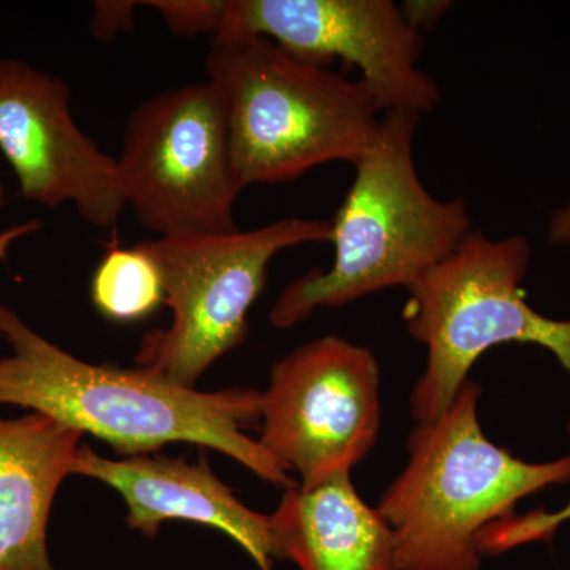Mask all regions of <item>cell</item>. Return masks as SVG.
I'll return each mask as SVG.
<instances>
[{
	"label": "cell",
	"mask_w": 570,
	"mask_h": 570,
	"mask_svg": "<svg viewBox=\"0 0 570 570\" xmlns=\"http://www.w3.org/2000/svg\"><path fill=\"white\" fill-rule=\"evenodd\" d=\"M40 228L41 223L39 219H29L21 224L11 225V227L0 232V262L7 261L11 247L21 242L22 238L37 234Z\"/></svg>",
	"instance_id": "d6986e66"
},
{
	"label": "cell",
	"mask_w": 570,
	"mask_h": 570,
	"mask_svg": "<svg viewBox=\"0 0 570 570\" xmlns=\"http://www.w3.org/2000/svg\"><path fill=\"white\" fill-rule=\"evenodd\" d=\"M332 220L288 219L224 235L164 236L140 243L159 266L167 328L142 340L137 362L181 387L197 379L219 356L243 343L247 313L264 291L269 262L281 250L326 243Z\"/></svg>",
	"instance_id": "8992f818"
},
{
	"label": "cell",
	"mask_w": 570,
	"mask_h": 570,
	"mask_svg": "<svg viewBox=\"0 0 570 570\" xmlns=\"http://www.w3.org/2000/svg\"><path fill=\"white\" fill-rule=\"evenodd\" d=\"M94 305L105 317L135 322L148 317L165 302L159 266L140 246L112 245L94 273Z\"/></svg>",
	"instance_id": "5bb4252c"
},
{
	"label": "cell",
	"mask_w": 570,
	"mask_h": 570,
	"mask_svg": "<svg viewBox=\"0 0 570 570\" xmlns=\"http://www.w3.org/2000/svg\"><path fill=\"white\" fill-rule=\"evenodd\" d=\"M452 6V2H442V0H407L400 6L403 17L415 31L422 32L423 29L433 28L442 14Z\"/></svg>",
	"instance_id": "ac0fdd59"
},
{
	"label": "cell",
	"mask_w": 570,
	"mask_h": 570,
	"mask_svg": "<svg viewBox=\"0 0 570 570\" xmlns=\"http://www.w3.org/2000/svg\"><path fill=\"white\" fill-rule=\"evenodd\" d=\"M379 382L370 348L340 336L311 341L273 367L258 442L303 483L351 471L376 442Z\"/></svg>",
	"instance_id": "9c48e42d"
},
{
	"label": "cell",
	"mask_w": 570,
	"mask_h": 570,
	"mask_svg": "<svg viewBox=\"0 0 570 570\" xmlns=\"http://www.w3.org/2000/svg\"><path fill=\"white\" fill-rule=\"evenodd\" d=\"M81 431L47 415L0 420V570H55L52 501L80 452Z\"/></svg>",
	"instance_id": "7c38bea8"
},
{
	"label": "cell",
	"mask_w": 570,
	"mask_h": 570,
	"mask_svg": "<svg viewBox=\"0 0 570 570\" xmlns=\"http://www.w3.org/2000/svg\"><path fill=\"white\" fill-rule=\"evenodd\" d=\"M0 404L29 409L138 456L171 442L219 450L266 482L295 487L287 469L245 428L262 417V393L250 389L198 392L145 367L119 370L82 362L31 328L0 303Z\"/></svg>",
	"instance_id": "6da1fadb"
},
{
	"label": "cell",
	"mask_w": 570,
	"mask_h": 570,
	"mask_svg": "<svg viewBox=\"0 0 570 570\" xmlns=\"http://www.w3.org/2000/svg\"><path fill=\"white\" fill-rule=\"evenodd\" d=\"M141 2L132 0H102L94 3L91 31L97 39L115 40L119 32H127L134 26V11Z\"/></svg>",
	"instance_id": "e0dca14e"
},
{
	"label": "cell",
	"mask_w": 570,
	"mask_h": 570,
	"mask_svg": "<svg viewBox=\"0 0 570 570\" xmlns=\"http://www.w3.org/2000/svg\"><path fill=\"white\" fill-rule=\"evenodd\" d=\"M70 99L58 75L0 58V151L26 200L50 209L70 204L86 224L116 227L127 209L116 157L78 127Z\"/></svg>",
	"instance_id": "30bf717a"
},
{
	"label": "cell",
	"mask_w": 570,
	"mask_h": 570,
	"mask_svg": "<svg viewBox=\"0 0 570 570\" xmlns=\"http://www.w3.org/2000/svg\"><path fill=\"white\" fill-rule=\"evenodd\" d=\"M531 262L524 236L487 238L472 230L448 258L409 288L404 318L426 347L423 376L412 393L419 423L441 417L489 348L504 343L549 348L570 374V321L532 309L523 283Z\"/></svg>",
	"instance_id": "5b68a950"
},
{
	"label": "cell",
	"mask_w": 570,
	"mask_h": 570,
	"mask_svg": "<svg viewBox=\"0 0 570 570\" xmlns=\"http://www.w3.org/2000/svg\"><path fill=\"white\" fill-rule=\"evenodd\" d=\"M141 6L159 11L176 36L208 33L209 39L219 29L224 11V0H151Z\"/></svg>",
	"instance_id": "2e32d148"
},
{
	"label": "cell",
	"mask_w": 570,
	"mask_h": 570,
	"mask_svg": "<svg viewBox=\"0 0 570 570\" xmlns=\"http://www.w3.org/2000/svg\"><path fill=\"white\" fill-rule=\"evenodd\" d=\"M3 204H6V194H3L2 183H0V212H2Z\"/></svg>",
	"instance_id": "44dd1931"
},
{
	"label": "cell",
	"mask_w": 570,
	"mask_h": 570,
	"mask_svg": "<svg viewBox=\"0 0 570 570\" xmlns=\"http://www.w3.org/2000/svg\"><path fill=\"white\" fill-rule=\"evenodd\" d=\"M116 165L127 209L159 238L238 230L234 206L243 187L212 82H189L138 105Z\"/></svg>",
	"instance_id": "52a82bcc"
},
{
	"label": "cell",
	"mask_w": 570,
	"mask_h": 570,
	"mask_svg": "<svg viewBox=\"0 0 570 570\" xmlns=\"http://www.w3.org/2000/svg\"><path fill=\"white\" fill-rule=\"evenodd\" d=\"M206 75L219 92L243 189L287 183L328 163L354 165L381 126L362 81L292 58L264 37L212 39Z\"/></svg>",
	"instance_id": "3957f363"
},
{
	"label": "cell",
	"mask_w": 570,
	"mask_h": 570,
	"mask_svg": "<svg viewBox=\"0 0 570 570\" xmlns=\"http://www.w3.org/2000/svg\"><path fill=\"white\" fill-rule=\"evenodd\" d=\"M420 116L387 111L332 220L335 258L326 272L294 281L276 299L269 321L291 328L318 307H340L385 288H412L472 232L466 202L428 193L414 164Z\"/></svg>",
	"instance_id": "7a4b0ae2"
},
{
	"label": "cell",
	"mask_w": 570,
	"mask_h": 570,
	"mask_svg": "<svg viewBox=\"0 0 570 570\" xmlns=\"http://www.w3.org/2000/svg\"><path fill=\"white\" fill-rule=\"evenodd\" d=\"M479 385L466 381L448 411L419 423L407 466L377 505L395 542L396 570H478L479 538L521 498L570 480V456L527 463L483 434Z\"/></svg>",
	"instance_id": "277c9868"
},
{
	"label": "cell",
	"mask_w": 570,
	"mask_h": 570,
	"mask_svg": "<svg viewBox=\"0 0 570 570\" xmlns=\"http://www.w3.org/2000/svg\"><path fill=\"white\" fill-rule=\"evenodd\" d=\"M220 37H264L314 66L343 59L360 70L382 115L422 116L441 100L436 81L419 67L422 32L392 0H224L212 39Z\"/></svg>",
	"instance_id": "ba28073f"
},
{
	"label": "cell",
	"mask_w": 570,
	"mask_h": 570,
	"mask_svg": "<svg viewBox=\"0 0 570 570\" xmlns=\"http://www.w3.org/2000/svg\"><path fill=\"white\" fill-rule=\"evenodd\" d=\"M277 557L299 570H396L392 530L340 471L285 490L269 515Z\"/></svg>",
	"instance_id": "4fadbf2b"
},
{
	"label": "cell",
	"mask_w": 570,
	"mask_h": 570,
	"mask_svg": "<svg viewBox=\"0 0 570 570\" xmlns=\"http://www.w3.org/2000/svg\"><path fill=\"white\" fill-rule=\"evenodd\" d=\"M547 238L550 245H570V202L551 217Z\"/></svg>",
	"instance_id": "ffe728a7"
},
{
	"label": "cell",
	"mask_w": 570,
	"mask_h": 570,
	"mask_svg": "<svg viewBox=\"0 0 570 570\" xmlns=\"http://www.w3.org/2000/svg\"><path fill=\"white\" fill-rule=\"evenodd\" d=\"M73 474L102 480L119 491L129 509L127 523L146 535L156 534L163 521H197L230 535L264 570L277 557L269 515L246 508L206 460L189 464L138 455L118 461L81 448Z\"/></svg>",
	"instance_id": "8fae6325"
},
{
	"label": "cell",
	"mask_w": 570,
	"mask_h": 570,
	"mask_svg": "<svg viewBox=\"0 0 570 570\" xmlns=\"http://www.w3.org/2000/svg\"><path fill=\"white\" fill-rule=\"evenodd\" d=\"M570 520V501L557 512L534 510L527 515H510L494 521L479 538L480 554H501L515 547L549 540L562 523Z\"/></svg>",
	"instance_id": "9a60e30c"
}]
</instances>
